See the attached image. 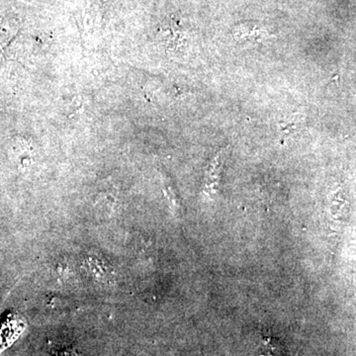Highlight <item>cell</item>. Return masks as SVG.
<instances>
[{"instance_id":"6da1fadb","label":"cell","mask_w":356,"mask_h":356,"mask_svg":"<svg viewBox=\"0 0 356 356\" xmlns=\"http://www.w3.org/2000/svg\"><path fill=\"white\" fill-rule=\"evenodd\" d=\"M222 154L224 151L220 152L214 156L211 161L207 170L202 187L203 193L209 198H214L219 192L220 179H221V170L222 165Z\"/></svg>"},{"instance_id":"7a4b0ae2","label":"cell","mask_w":356,"mask_h":356,"mask_svg":"<svg viewBox=\"0 0 356 356\" xmlns=\"http://www.w3.org/2000/svg\"><path fill=\"white\" fill-rule=\"evenodd\" d=\"M58 356H79V355H77L76 353H74V351H65V353H63L62 355H60Z\"/></svg>"}]
</instances>
